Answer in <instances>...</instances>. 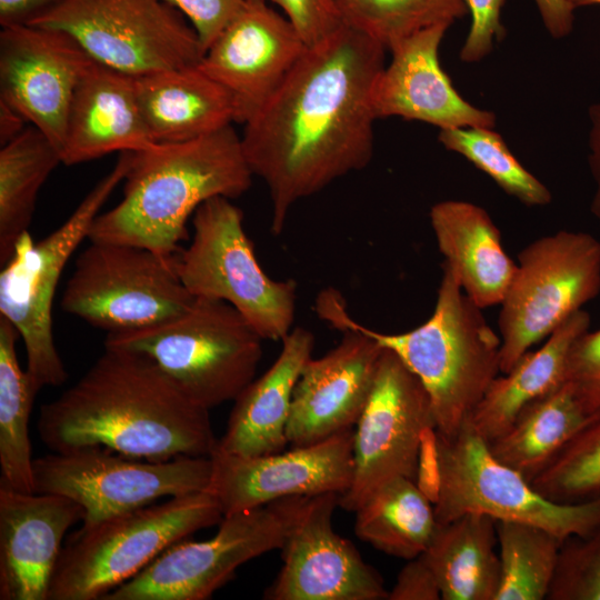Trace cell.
<instances>
[{
    "label": "cell",
    "mask_w": 600,
    "mask_h": 600,
    "mask_svg": "<svg viewBox=\"0 0 600 600\" xmlns=\"http://www.w3.org/2000/svg\"><path fill=\"white\" fill-rule=\"evenodd\" d=\"M387 49L346 23L307 47L279 89L243 124L241 143L271 202V232L292 207L363 169L373 154L372 93Z\"/></svg>",
    "instance_id": "obj_1"
},
{
    "label": "cell",
    "mask_w": 600,
    "mask_h": 600,
    "mask_svg": "<svg viewBox=\"0 0 600 600\" xmlns=\"http://www.w3.org/2000/svg\"><path fill=\"white\" fill-rule=\"evenodd\" d=\"M37 429L53 452L98 446L153 461L210 457L218 442L209 410L150 359L108 348L76 384L41 407Z\"/></svg>",
    "instance_id": "obj_2"
},
{
    "label": "cell",
    "mask_w": 600,
    "mask_h": 600,
    "mask_svg": "<svg viewBox=\"0 0 600 600\" xmlns=\"http://www.w3.org/2000/svg\"><path fill=\"white\" fill-rule=\"evenodd\" d=\"M252 177L232 124L191 141L133 152L121 201L97 216L88 238L172 258L196 210L214 197H240Z\"/></svg>",
    "instance_id": "obj_3"
},
{
    "label": "cell",
    "mask_w": 600,
    "mask_h": 600,
    "mask_svg": "<svg viewBox=\"0 0 600 600\" xmlns=\"http://www.w3.org/2000/svg\"><path fill=\"white\" fill-rule=\"evenodd\" d=\"M481 310L443 263L432 314L407 332L382 333L359 323L337 290L327 289L316 300L322 320L337 330L352 329L371 337L418 377L430 398L434 431L443 437H453L471 421L488 388L501 373V338Z\"/></svg>",
    "instance_id": "obj_4"
},
{
    "label": "cell",
    "mask_w": 600,
    "mask_h": 600,
    "mask_svg": "<svg viewBox=\"0 0 600 600\" xmlns=\"http://www.w3.org/2000/svg\"><path fill=\"white\" fill-rule=\"evenodd\" d=\"M262 340L228 302L196 298L176 319L108 333L104 348L150 359L191 401L210 410L234 400L254 379Z\"/></svg>",
    "instance_id": "obj_5"
},
{
    "label": "cell",
    "mask_w": 600,
    "mask_h": 600,
    "mask_svg": "<svg viewBox=\"0 0 600 600\" xmlns=\"http://www.w3.org/2000/svg\"><path fill=\"white\" fill-rule=\"evenodd\" d=\"M222 519L217 498L204 490L80 528L62 548L48 600L102 599L168 547Z\"/></svg>",
    "instance_id": "obj_6"
},
{
    "label": "cell",
    "mask_w": 600,
    "mask_h": 600,
    "mask_svg": "<svg viewBox=\"0 0 600 600\" xmlns=\"http://www.w3.org/2000/svg\"><path fill=\"white\" fill-rule=\"evenodd\" d=\"M438 467L433 510L437 523L467 513L543 528L562 541L584 537L600 524V494L560 503L540 494L517 470L499 461L488 441L468 422L453 437L434 431Z\"/></svg>",
    "instance_id": "obj_7"
},
{
    "label": "cell",
    "mask_w": 600,
    "mask_h": 600,
    "mask_svg": "<svg viewBox=\"0 0 600 600\" xmlns=\"http://www.w3.org/2000/svg\"><path fill=\"white\" fill-rule=\"evenodd\" d=\"M133 151L120 152L112 170L84 197L70 217L39 242L29 231L14 246L0 272V317L23 340L27 371L37 386H61L68 378L52 332V302L69 259L88 238L103 203L130 169Z\"/></svg>",
    "instance_id": "obj_8"
},
{
    "label": "cell",
    "mask_w": 600,
    "mask_h": 600,
    "mask_svg": "<svg viewBox=\"0 0 600 600\" xmlns=\"http://www.w3.org/2000/svg\"><path fill=\"white\" fill-rule=\"evenodd\" d=\"M230 200L214 197L196 210L191 242L174 257L177 273L196 298L226 301L263 340H282L292 330L297 283L263 271Z\"/></svg>",
    "instance_id": "obj_9"
},
{
    "label": "cell",
    "mask_w": 600,
    "mask_h": 600,
    "mask_svg": "<svg viewBox=\"0 0 600 600\" xmlns=\"http://www.w3.org/2000/svg\"><path fill=\"white\" fill-rule=\"evenodd\" d=\"M599 292L600 241L593 236L561 230L526 246L500 303L501 373Z\"/></svg>",
    "instance_id": "obj_10"
},
{
    "label": "cell",
    "mask_w": 600,
    "mask_h": 600,
    "mask_svg": "<svg viewBox=\"0 0 600 600\" xmlns=\"http://www.w3.org/2000/svg\"><path fill=\"white\" fill-rule=\"evenodd\" d=\"M174 257L133 244L91 241L77 258L62 293V310L108 333L176 319L196 297L179 278Z\"/></svg>",
    "instance_id": "obj_11"
},
{
    "label": "cell",
    "mask_w": 600,
    "mask_h": 600,
    "mask_svg": "<svg viewBox=\"0 0 600 600\" xmlns=\"http://www.w3.org/2000/svg\"><path fill=\"white\" fill-rule=\"evenodd\" d=\"M210 478V457L153 461L92 446L33 459L34 492L61 494L79 503L82 529L163 497L208 490Z\"/></svg>",
    "instance_id": "obj_12"
},
{
    "label": "cell",
    "mask_w": 600,
    "mask_h": 600,
    "mask_svg": "<svg viewBox=\"0 0 600 600\" xmlns=\"http://www.w3.org/2000/svg\"><path fill=\"white\" fill-rule=\"evenodd\" d=\"M307 497L224 516L208 540H180L102 600H204L243 563L281 549Z\"/></svg>",
    "instance_id": "obj_13"
},
{
    "label": "cell",
    "mask_w": 600,
    "mask_h": 600,
    "mask_svg": "<svg viewBox=\"0 0 600 600\" xmlns=\"http://www.w3.org/2000/svg\"><path fill=\"white\" fill-rule=\"evenodd\" d=\"M31 26L68 33L92 60L132 77L203 56L192 26L162 0H64Z\"/></svg>",
    "instance_id": "obj_14"
},
{
    "label": "cell",
    "mask_w": 600,
    "mask_h": 600,
    "mask_svg": "<svg viewBox=\"0 0 600 600\" xmlns=\"http://www.w3.org/2000/svg\"><path fill=\"white\" fill-rule=\"evenodd\" d=\"M436 429L423 384L383 348L367 404L353 434V477L339 507L356 511L380 486L404 477L418 482L427 436Z\"/></svg>",
    "instance_id": "obj_15"
},
{
    "label": "cell",
    "mask_w": 600,
    "mask_h": 600,
    "mask_svg": "<svg viewBox=\"0 0 600 600\" xmlns=\"http://www.w3.org/2000/svg\"><path fill=\"white\" fill-rule=\"evenodd\" d=\"M353 434L351 428L310 446L256 457L216 448L208 491L217 498L223 517L288 497L341 496L352 482Z\"/></svg>",
    "instance_id": "obj_16"
},
{
    "label": "cell",
    "mask_w": 600,
    "mask_h": 600,
    "mask_svg": "<svg viewBox=\"0 0 600 600\" xmlns=\"http://www.w3.org/2000/svg\"><path fill=\"white\" fill-rule=\"evenodd\" d=\"M339 494L307 497L282 551L283 564L266 590L269 600H383V580L357 548L332 529Z\"/></svg>",
    "instance_id": "obj_17"
},
{
    "label": "cell",
    "mask_w": 600,
    "mask_h": 600,
    "mask_svg": "<svg viewBox=\"0 0 600 600\" xmlns=\"http://www.w3.org/2000/svg\"><path fill=\"white\" fill-rule=\"evenodd\" d=\"M307 44L284 14L246 0L197 64L230 96L234 122L253 118L279 89Z\"/></svg>",
    "instance_id": "obj_18"
},
{
    "label": "cell",
    "mask_w": 600,
    "mask_h": 600,
    "mask_svg": "<svg viewBox=\"0 0 600 600\" xmlns=\"http://www.w3.org/2000/svg\"><path fill=\"white\" fill-rule=\"evenodd\" d=\"M91 61L63 31L37 26L2 28L0 101L18 111L61 152L71 101Z\"/></svg>",
    "instance_id": "obj_19"
},
{
    "label": "cell",
    "mask_w": 600,
    "mask_h": 600,
    "mask_svg": "<svg viewBox=\"0 0 600 600\" xmlns=\"http://www.w3.org/2000/svg\"><path fill=\"white\" fill-rule=\"evenodd\" d=\"M341 332L340 342L311 357L297 380L286 432L292 447L353 428L367 404L383 347L361 331Z\"/></svg>",
    "instance_id": "obj_20"
},
{
    "label": "cell",
    "mask_w": 600,
    "mask_h": 600,
    "mask_svg": "<svg viewBox=\"0 0 600 600\" xmlns=\"http://www.w3.org/2000/svg\"><path fill=\"white\" fill-rule=\"evenodd\" d=\"M449 28L444 23L424 28L389 49L390 63L373 87L377 119L400 117L439 130L496 127V114L464 100L440 66L439 48Z\"/></svg>",
    "instance_id": "obj_21"
},
{
    "label": "cell",
    "mask_w": 600,
    "mask_h": 600,
    "mask_svg": "<svg viewBox=\"0 0 600 600\" xmlns=\"http://www.w3.org/2000/svg\"><path fill=\"white\" fill-rule=\"evenodd\" d=\"M82 518L68 497L0 486V599L48 600L63 538Z\"/></svg>",
    "instance_id": "obj_22"
},
{
    "label": "cell",
    "mask_w": 600,
    "mask_h": 600,
    "mask_svg": "<svg viewBox=\"0 0 600 600\" xmlns=\"http://www.w3.org/2000/svg\"><path fill=\"white\" fill-rule=\"evenodd\" d=\"M156 144L140 111L134 77L92 60L71 101L60 152L62 163L79 164L111 152L143 151Z\"/></svg>",
    "instance_id": "obj_23"
},
{
    "label": "cell",
    "mask_w": 600,
    "mask_h": 600,
    "mask_svg": "<svg viewBox=\"0 0 600 600\" xmlns=\"http://www.w3.org/2000/svg\"><path fill=\"white\" fill-rule=\"evenodd\" d=\"M272 366L253 379L233 400L234 404L217 449L240 457L283 451L291 398L306 362L311 358L314 337L302 328L292 329L282 340Z\"/></svg>",
    "instance_id": "obj_24"
},
{
    "label": "cell",
    "mask_w": 600,
    "mask_h": 600,
    "mask_svg": "<svg viewBox=\"0 0 600 600\" xmlns=\"http://www.w3.org/2000/svg\"><path fill=\"white\" fill-rule=\"evenodd\" d=\"M443 264L479 308L500 304L517 263L504 251L501 233L482 207L463 200H443L429 212Z\"/></svg>",
    "instance_id": "obj_25"
},
{
    "label": "cell",
    "mask_w": 600,
    "mask_h": 600,
    "mask_svg": "<svg viewBox=\"0 0 600 600\" xmlns=\"http://www.w3.org/2000/svg\"><path fill=\"white\" fill-rule=\"evenodd\" d=\"M134 86L157 144L191 141L234 122L230 96L197 64L134 77Z\"/></svg>",
    "instance_id": "obj_26"
},
{
    "label": "cell",
    "mask_w": 600,
    "mask_h": 600,
    "mask_svg": "<svg viewBox=\"0 0 600 600\" xmlns=\"http://www.w3.org/2000/svg\"><path fill=\"white\" fill-rule=\"evenodd\" d=\"M589 328V313L582 309L577 311L541 348L528 351L510 371L492 381L471 419L488 442L503 434L528 403L566 382L570 348Z\"/></svg>",
    "instance_id": "obj_27"
},
{
    "label": "cell",
    "mask_w": 600,
    "mask_h": 600,
    "mask_svg": "<svg viewBox=\"0 0 600 600\" xmlns=\"http://www.w3.org/2000/svg\"><path fill=\"white\" fill-rule=\"evenodd\" d=\"M497 520L467 513L437 524L422 552L443 600H494L500 581Z\"/></svg>",
    "instance_id": "obj_28"
},
{
    "label": "cell",
    "mask_w": 600,
    "mask_h": 600,
    "mask_svg": "<svg viewBox=\"0 0 600 600\" xmlns=\"http://www.w3.org/2000/svg\"><path fill=\"white\" fill-rule=\"evenodd\" d=\"M596 416L586 412L566 381L528 403L513 424L488 443L499 461L530 482Z\"/></svg>",
    "instance_id": "obj_29"
},
{
    "label": "cell",
    "mask_w": 600,
    "mask_h": 600,
    "mask_svg": "<svg viewBox=\"0 0 600 600\" xmlns=\"http://www.w3.org/2000/svg\"><path fill=\"white\" fill-rule=\"evenodd\" d=\"M354 512L359 539L406 560L427 550L438 524L430 498L404 477L377 488Z\"/></svg>",
    "instance_id": "obj_30"
},
{
    "label": "cell",
    "mask_w": 600,
    "mask_h": 600,
    "mask_svg": "<svg viewBox=\"0 0 600 600\" xmlns=\"http://www.w3.org/2000/svg\"><path fill=\"white\" fill-rule=\"evenodd\" d=\"M62 163L54 144L36 127H27L0 149V263L11 257L32 221L37 196Z\"/></svg>",
    "instance_id": "obj_31"
},
{
    "label": "cell",
    "mask_w": 600,
    "mask_h": 600,
    "mask_svg": "<svg viewBox=\"0 0 600 600\" xmlns=\"http://www.w3.org/2000/svg\"><path fill=\"white\" fill-rule=\"evenodd\" d=\"M19 337L16 327L0 317V486L33 493L29 419L41 389L19 364L16 350Z\"/></svg>",
    "instance_id": "obj_32"
},
{
    "label": "cell",
    "mask_w": 600,
    "mask_h": 600,
    "mask_svg": "<svg viewBox=\"0 0 600 600\" xmlns=\"http://www.w3.org/2000/svg\"><path fill=\"white\" fill-rule=\"evenodd\" d=\"M500 581L494 600L547 599L564 541L517 521H497Z\"/></svg>",
    "instance_id": "obj_33"
},
{
    "label": "cell",
    "mask_w": 600,
    "mask_h": 600,
    "mask_svg": "<svg viewBox=\"0 0 600 600\" xmlns=\"http://www.w3.org/2000/svg\"><path fill=\"white\" fill-rule=\"evenodd\" d=\"M438 141L466 158L521 203L542 207L551 202L550 190L520 163L494 128L443 129L439 130Z\"/></svg>",
    "instance_id": "obj_34"
},
{
    "label": "cell",
    "mask_w": 600,
    "mask_h": 600,
    "mask_svg": "<svg viewBox=\"0 0 600 600\" xmlns=\"http://www.w3.org/2000/svg\"><path fill=\"white\" fill-rule=\"evenodd\" d=\"M347 23L387 51L403 38L436 24L452 26L468 13L464 0H342Z\"/></svg>",
    "instance_id": "obj_35"
},
{
    "label": "cell",
    "mask_w": 600,
    "mask_h": 600,
    "mask_svg": "<svg viewBox=\"0 0 600 600\" xmlns=\"http://www.w3.org/2000/svg\"><path fill=\"white\" fill-rule=\"evenodd\" d=\"M543 497L576 503L600 494V413L530 481Z\"/></svg>",
    "instance_id": "obj_36"
},
{
    "label": "cell",
    "mask_w": 600,
    "mask_h": 600,
    "mask_svg": "<svg viewBox=\"0 0 600 600\" xmlns=\"http://www.w3.org/2000/svg\"><path fill=\"white\" fill-rule=\"evenodd\" d=\"M548 600H600V524L560 549Z\"/></svg>",
    "instance_id": "obj_37"
},
{
    "label": "cell",
    "mask_w": 600,
    "mask_h": 600,
    "mask_svg": "<svg viewBox=\"0 0 600 600\" xmlns=\"http://www.w3.org/2000/svg\"><path fill=\"white\" fill-rule=\"evenodd\" d=\"M566 381L588 414L600 413V329L587 330L572 343Z\"/></svg>",
    "instance_id": "obj_38"
},
{
    "label": "cell",
    "mask_w": 600,
    "mask_h": 600,
    "mask_svg": "<svg viewBox=\"0 0 600 600\" xmlns=\"http://www.w3.org/2000/svg\"><path fill=\"white\" fill-rule=\"evenodd\" d=\"M278 6L307 47L330 37L347 23L342 0H264Z\"/></svg>",
    "instance_id": "obj_39"
},
{
    "label": "cell",
    "mask_w": 600,
    "mask_h": 600,
    "mask_svg": "<svg viewBox=\"0 0 600 600\" xmlns=\"http://www.w3.org/2000/svg\"><path fill=\"white\" fill-rule=\"evenodd\" d=\"M471 24L460 50L463 62L481 61L493 49L494 40L504 36L501 24V9L504 0H464Z\"/></svg>",
    "instance_id": "obj_40"
},
{
    "label": "cell",
    "mask_w": 600,
    "mask_h": 600,
    "mask_svg": "<svg viewBox=\"0 0 600 600\" xmlns=\"http://www.w3.org/2000/svg\"><path fill=\"white\" fill-rule=\"evenodd\" d=\"M180 11L194 29L202 51L237 16L246 0H162Z\"/></svg>",
    "instance_id": "obj_41"
},
{
    "label": "cell",
    "mask_w": 600,
    "mask_h": 600,
    "mask_svg": "<svg viewBox=\"0 0 600 600\" xmlns=\"http://www.w3.org/2000/svg\"><path fill=\"white\" fill-rule=\"evenodd\" d=\"M439 599H441V592L438 581L422 553L408 560L388 593V600Z\"/></svg>",
    "instance_id": "obj_42"
},
{
    "label": "cell",
    "mask_w": 600,
    "mask_h": 600,
    "mask_svg": "<svg viewBox=\"0 0 600 600\" xmlns=\"http://www.w3.org/2000/svg\"><path fill=\"white\" fill-rule=\"evenodd\" d=\"M64 0H0L2 28L31 26Z\"/></svg>",
    "instance_id": "obj_43"
},
{
    "label": "cell",
    "mask_w": 600,
    "mask_h": 600,
    "mask_svg": "<svg viewBox=\"0 0 600 600\" xmlns=\"http://www.w3.org/2000/svg\"><path fill=\"white\" fill-rule=\"evenodd\" d=\"M533 1L543 26L553 38H564L572 31L576 9L568 0Z\"/></svg>",
    "instance_id": "obj_44"
},
{
    "label": "cell",
    "mask_w": 600,
    "mask_h": 600,
    "mask_svg": "<svg viewBox=\"0 0 600 600\" xmlns=\"http://www.w3.org/2000/svg\"><path fill=\"white\" fill-rule=\"evenodd\" d=\"M589 167L596 189L591 201V212L600 222V102L589 109Z\"/></svg>",
    "instance_id": "obj_45"
},
{
    "label": "cell",
    "mask_w": 600,
    "mask_h": 600,
    "mask_svg": "<svg viewBox=\"0 0 600 600\" xmlns=\"http://www.w3.org/2000/svg\"><path fill=\"white\" fill-rule=\"evenodd\" d=\"M28 122L18 111L0 101V144L3 146L17 138Z\"/></svg>",
    "instance_id": "obj_46"
},
{
    "label": "cell",
    "mask_w": 600,
    "mask_h": 600,
    "mask_svg": "<svg viewBox=\"0 0 600 600\" xmlns=\"http://www.w3.org/2000/svg\"><path fill=\"white\" fill-rule=\"evenodd\" d=\"M577 9L581 7H600V0H568Z\"/></svg>",
    "instance_id": "obj_47"
}]
</instances>
